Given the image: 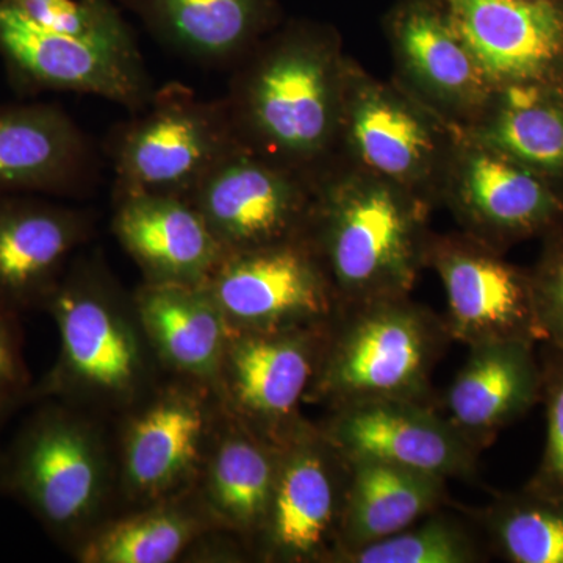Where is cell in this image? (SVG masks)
Returning <instances> with one entry per match:
<instances>
[{"mask_svg":"<svg viewBox=\"0 0 563 563\" xmlns=\"http://www.w3.org/2000/svg\"><path fill=\"white\" fill-rule=\"evenodd\" d=\"M350 58L312 21L277 25L233 66L225 106L247 150L318 174L335 161Z\"/></svg>","mask_w":563,"mask_h":563,"instance_id":"6da1fadb","label":"cell"},{"mask_svg":"<svg viewBox=\"0 0 563 563\" xmlns=\"http://www.w3.org/2000/svg\"><path fill=\"white\" fill-rule=\"evenodd\" d=\"M432 203L346 163L318 173L310 244L339 307L406 298L428 257Z\"/></svg>","mask_w":563,"mask_h":563,"instance_id":"7a4b0ae2","label":"cell"},{"mask_svg":"<svg viewBox=\"0 0 563 563\" xmlns=\"http://www.w3.org/2000/svg\"><path fill=\"white\" fill-rule=\"evenodd\" d=\"M44 310L57 324V361L29 402L58 399L92 413H124L162 369L128 295L98 255L70 261Z\"/></svg>","mask_w":563,"mask_h":563,"instance_id":"3957f363","label":"cell"},{"mask_svg":"<svg viewBox=\"0 0 563 563\" xmlns=\"http://www.w3.org/2000/svg\"><path fill=\"white\" fill-rule=\"evenodd\" d=\"M0 457V492L18 499L57 542L76 550L111 517L114 442L99 415L41 399Z\"/></svg>","mask_w":563,"mask_h":563,"instance_id":"277c9868","label":"cell"},{"mask_svg":"<svg viewBox=\"0 0 563 563\" xmlns=\"http://www.w3.org/2000/svg\"><path fill=\"white\" fill-rule=\"evenodd\" d=\"M450 342L446 322L410 296L339 307L306 404L329 410L369 399L429 404L433 368Z\"/></svg>","mask_w":563,"mask_h":563,"instance_id":"5b68a950","label":"cell"},{"mask_svg":"<svg viewBox=\"0 0 563 563\" xmlns=\"http://www.w3.org/2000/svg\"><path fill=\"white\" fill-rule=\"evenodd\" d=\"M240 144L224 98L210 101L177 81L166 84L110 132L113 196L154 192L187 198Z\"/></svg>","mask_w":563,"mask_h":563,"instance_id":"8992f818","label":"cell"},{"mask_svg":"<svg viewBox=\"0 0 563 563\" xmlns=\"http://www.w3.org/2000/svg\"><path fill=\"white\" fill-rule=\"evenodd\" d=\"M459 128L350 60L336 161L439 202Z\"/></svg>","mask_w":563,"mask_h":563,"instance_id":"52a82bcc","label":"cell"},{"mask_svg":"<svg viewBox=\"0 0 563 563\" xmlns=\"http://www.w3.org/2000/svg\"><path fill=\"white\" fill-rule=\"evenodd\" d=\"M158 383L121 413L114 440L118 496L131 509L195 488L222 413L210 385L179 376Z\"/></svg>","mask_w":563,"mask_h":563,"instance_id":"ba28073f","label":"cell"},{"mask_svg":"<svg viewBox=\"0 0 563 563\" xmlns=\"http://www.w3.org/2000/svg\"><path fill=\"white\" fill-rule=\"evenodd\" d=\"M350 472V461L318 424L302 418L280 443L276 488L254 558L332 563L339 553Z\"/></svg>","mask_w":563,"mask_h":563,"instance_id":"9c48e42d","label":"cell"},{"mask_svg":"<svg viewBox=\"0 0 563 563\" xmlns=\"http://www.w3.org/2000/svg\"><path fill=\"white\" fill-rule=\"evenodd\" d=\"M439 202L463 232L498 251L563 229L562 181L477 143L461 128Z\"/></svg>","mask_w":563,"mask_h":563,"instance_id":"30bf717a","label":"cell"},{"mask_svg":"<svg viewBox=\"0 0 563 563\" xmlns=\"http://www.w3.org/2000/svg\"><path fill=\"white\" fill-rule=\"evenodd\" d=\"M318 174L235 147L187 196L225 254L306 236Z\"/></svg>","mask_w":563,"mask_h":563,"instance_id":"8fae6325","label":"cell"},{"mask_svg":"<svg viewBox=\"0 0 563 563\" xmlns=\"http://www.w3.org/2000/svg\"><path fill=\"white\" fill-rule=\"evenodd\" d=\"M0 58L11 87L21 95H91L135 113L155 91L139 46H118L44 31L3 0Z\"/></svg>","mask_w":563,"mask_h":563,"instance_id":"7c38bea8","label":"cell"},{"mask_svg":"<svg viewBox=\"0 0 563 563\" xmlns=\"http://www.w3.org/2000/svg\"><path fill=\"white\" fill-rule=\"evenodd\" d=\"M328 321L231 329L217 383L222 407L266 439L284 442L302 420L301 406L317 372Z\"/></svg>","mask_w":563,"mask_h":563,"instance_id":"4fadbf2b","label":"cell"},{"mask_svg":"<svg viewBox=\"0 0 563 563\" xmlns=\"http://www.w3.org/2000/svg\"><path fill=\"white\" fill-rule=\"evenodd\" d=\"M426 266L446 295L451 340L468 347L492 342L543 343L531 272L507 262L503 251L468 233L431 235Z\"/></svg>","mask_w":563,"mask_h":563,"instance_id":"5bb4252c","label":"cell"},{"mask_svg":"<svg viewBox=\"0 0 563 563\" xmlns=\"http://www.w3.org/2000/svg\"><path fill=\"white\" fill-rule=\"evenodd\" d=\"M206 287L233 331L324 322L339 309L328 274L306 239L231 252Z\"/></svg>","mask_w":563,"mask_h":563,"instance_id":"9a60e30c","label":"cell"},{"mask_svg":"<svg viewBox=\"0 0 563 563\" xmlns=\"http://www.w3.org/2000/svg\"><path fill=\"white\" fill-rule=\"evenodd\" d=\"M318 428L346 459L390 463L432 476L472 479L479 451L429 404L369 399L329 410Z\"/></svg>","mask_w":563,"mask_h":563,"instance_id":"2e32d148","label":"cell"},{"mask_svg":"<svg viewBox=\"0 0 563 563\" xmlns=\"http://www.w3.org/2000/svg\"><path fill=\"white\" fill-rule=\"evenodd\" d=\"M387 33L396 84L457 128L481 117L495 88L435 0H401Z\"/></svg>","mask_w":563,"mask_h":563,"instance_id":"e0dca14e","label":"cell"},{"mask_svg":"<svg viewBox=\"0 0 563 563\" xmlns=\"http://www.w3.org/2000/svg\"><path fill=\"white\" fill-rule=\"evenodd\" d=\"M493 88L563 81V0H435Z\"/></svg>","mask_w":563,"mask_h":563,"instance_id":"ac0fdd59","label":"cell"},{"mask_svg":"<svg viewBox=\"0 0 563 563\" xmlns=\"http://www.w3.org/2000/svg\"><path fill=\"white\" fill-rule=\"evenodd\" d=\"M91 232L90 211L0 195V303L20 313L44 309Z\"/></svg>","mask_w":563,"mask_h":563,"instance_id":"d6986e66","label":"cell"},{"mask_svg":"<svg viewBox=\"0 0 563 563\" xmlns=\"http://www.w3.org/2000/svg\"><path fill=\"white\" fill-rule=\"evenodd\" d=\"M98 173V154L54 102L0 106V195L74 196Z\"/></svg>","mask_w":563,"mask_h":563,"instance_id":"ffe728a7","label":"cell"},{"mask_svg":"<svg viewBox=\"0 0 563 563\" xmlns=\"http://www.w3.org/2000/svg\"><path fill=\"white\" fill-rule=\"evenodd\" d=\"M111 229L144 280L206 284L228 255L202 214L181 196L117 195Z\"/></svg>","mask_w":563,"mask_h":563,"instance_id":"44dd1931","label":"cell"},{"mask_svg":"<svg viewBox=\"0 0 563 563\" xmlns=\"http://www.w3.org/2000/svg\"><path fill=\"white\" fill-rule=\"evenodd\" d=\"M280 444L222 407L195 490L221 531L251 548L272 507Z\"/></svg>","mask_w":563,"mask_h":563,"instance_id":"7402d4cb","label":"cell"},{"mask_svg":"<svg viewBox=\"0 0 563 563\" xmlns=\"http://www.w3.org/2000/svg\"><path fill=\"white\" fill-rule=\"evenodd\" d=\"M162 46L207 69H232L280 24L279 0H121Z\"/></svg>","mask_w":563,"mask_h":563,"instance_id":"603a6c76","label":"cell"},{"mask_svg":"<svg viewBox=\"0 0 563 563\" xmlns=\"http://www.w3.org/2000/svg\"><path fill=\"white\" fill-rule=\"evenodd\" d=\"M542 383L536 344H477L446 393V418L481 453L542 401Z\"/></svg>","mask_w":563,"mask_h":563,"instance_id":"cb8c5ba5","label":"cell"},{"mask_svg":"<svg viewBox=\"0 0 563 563\" xmlns=\"http://www.w3.org/2000/svg\"><path fill=\"white\" fill-rule=\"evenodd\" d=\"M133 299L161 368L217 391L231 325L206 284L144 280Z\"/></svg>","mask_w":563,"mask_h":563,"instance_id":"d4e9b609","label":"cell"},{"mask_svg":"<svg viewBox=\"0 0 563 563\" xmlns=\"http://www.w3.org/2000/svg\"><path fill=\"white\" fill-rule=\"evenodd\" d=\"M350 484L344 501L339 553L357 550L395 533L435 512L448 501L442 477L390 463L347 459Z\"/></svg>","mask_w":563,"mask_h":563,"instance_id":"484cf974","label":"cell"},{"mask_svg":"<svg viewBox=\"0 0 563 563\" xmlns=\"http://www.w3.org/2000/svg\"><path fill=\"white\" fill-rule=\"evenodd\" d=\"M221 531L195 488L110 517L73 551L81 563H172Z\"/></svg>","mask_w":563,"mask_h":563,"instance_id":"4316f807","label":"cell"},{"mask_svg":"<svg viewBox=\"0 0 563 563\" xmlns=\"http://www.w3.org/2000/svg\"><path fill=\"white\" fill-rule=\"evenodd\" d=\"M466 136L514 161L563 180V81L495 88Z\"/></svg>","mask_w":563,"mask_h":563,"instance_id":"83f0119b","label":"cell"},{"mask_svg":"<svg viewBox=\"0 0 563 563\" xmlns=\"http://www.w3.org/2000/svg\"><path fill=\"white\" fill-rule=\"evenodd\" d=\"M488 547L510 563H563V498L526 484L481 514Z\"/></svg>","mask_w":563,"mask_h":563,"instance_id":"f1b7e54d","label":"cell"},{"mask_svg":"<svg viewBox=\"0 0 563 563\" xmlns=\"http://www.w3.org/2000/svg\"><path fill=\"white\" fill-rule=\"evenodd\" d=\"M484 555L468 526L435 510L395 536L344 551L333 563H476Z\"/></svg>","mask_w":563,"mask_h":563,"instance_id":"f546056e","label":"cell"},{"mask_svg":"<svg viewBox=\"0 0 563 563\" xmlns=\"http://www.w3.org/2000/svg\"><path fill=\"white\" fill-rule=\"evenodd\" d=\"M44 31L98 43L139 46L131 25L111 0H3Z\"/></svg>","mask_w":563,"mask_h":563,"instance_id":"4dcf8cb0","label":"cell"},{"mask_svg":"<svg viewBox=\"0 0 563 563\" xmlns=\"http://www.w3.org/2000/svg\"><path fill=\"white\" fill-rule=\"evenodd\" d=\"M542 402L547 410V442L542 462L529 485L548 495L563 498V357L544 351L542 361Z\"/></svg>","mask_w":563,"mask_h":563,"instance_id":"1f68e13d","label":"cell"},{"mask_svg":"<svg viewBox=\"0 0 563 563\" xmlns=\"http://www.w3.org/2000/svg\"><path fill=\"white\" fill-rule=\"evenodd\" d=\"M531 280L542 344L563 357V229L544 236L542 255L531 269Z\"/></svg>","mask_w":563,"mask_h":563,"instance_id":"d6a6232c","label":"cell"},{"mask_svg":"<svg viewBox=\"0 0 563 563\" xmlns=\"http://www.w3.org/2000/svg\"><path fill=\"white\" fill-rule=\"evenodd\" d=\"M21 313L0 303V407L29 404L33 388L24 355Z\"/></svg>","mask_w":563,"mask_h":563,"instance_id":"836d02e7","label":"cell"},{"mask_svg":"<svg viewBox=\"0 0 563 563\" xmlns=\"http://www.w3.org/2000/svg\"><path fill=\"white\" fill-rule=\"evenodd\" d=\"M13 409H7V407H0V429H2L3 422L10 417ZM0 457H2V448H0Z\"/></svg>","mask_w":563,"mask_h":563,"instance_id":"e575fe53","label":"cell"}]
</instances>
